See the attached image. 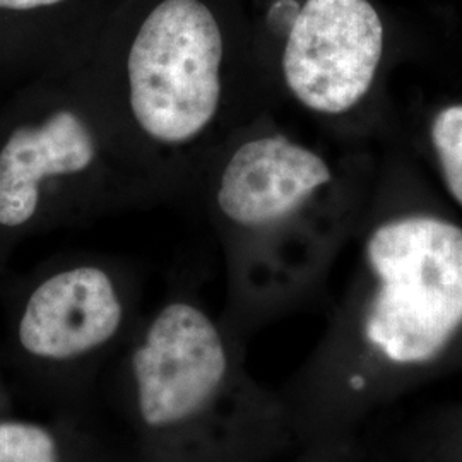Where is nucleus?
I'll return each instance as SVG.
<instances>
[{
  "instance_id": "obj_2",
  "label": "nucleus",
  "mask_w": 462,
  "mask_h": 462,
  "mask_svg": "<svg viewBox=\"0 0 462 462\" xmlns=\"http://www.w3.org/2000/svg\"><path fill=\"white\" fill-rule=\"evenodd\" d=\"M86 66L171 200H189L211 152L259 116V74L236 57L208 0H156L122 43L97 47Z\"/></svg>"
},
{
  "instance_id": "obj_9",
  "label": "nucleus",
  "mask_w": 462,
  "mask_h": 462,
  "mask_svg": "<svg viewBox=\"0 0 462 462\" xmlns=\"http://www.w3.org/2000/svg\"><path fill=\"white\" fill-rule=\"evenodd\" d=\"M430 143L447 192L462 209V103L447 105L433 116Z\"/></svg>"
},
{
  "instance_id": "obj_4",
  "label": "nucleus",
  "mask_w": 462,
  "mask_h": 462,
  "mask_svg": "<svg viewBox=\"0 0 462 462\" xmlns=\"http://www.w3.org/2000/svg\"><path fill=\"white\" fill-rule=\"evenodd\" d=\"M143 278L116 255H59L9 291L0 366L43 416L99 420V387L143 319Z\"/></svg>"
},
{
  "instance_id": "obj_3",
  "label": "nucleus",
  "mask_w": 462,
  "mask_h": 462,
  "mask_svg": "<svg viewBox=\"0 0 462 462\" xmlns=\"http://www.w3.org/2000/svg\"><path fill=\"white\" fill-rule=\"evenodd\" d=\"M171 202L86 62L34 79L0 120V273L30 233Z\"/></svg>"
},
{
  "instance_id": "obj_10",
  "label": "nucleus",
  "mask_w": 462,
  "mask_h": 462,
  "mask_svg": "<svg viewBox=\"0 0 462 462\" xmlns=\"http://www.w3.org/2000/svg\"><path fill=\"white\" fill-rule=\"evenodd\" d=\"M69 2L70 0H0V13L30 14V13L57 9Z\"/></svg>"
},
{
  "instance_id": "obj_11",
  "label": "nucleus",
  "mask_w": 462,
  "mask_h": 462,
  "mask_svg": "<svg viewBox=\"0 0 462 462\" xmlns=\"http://www.w3.org/2000/svg\"><path fill=\"white\" fill-rule=\"evenodd\" d=\"M14 413V396L0 366V416Z\"/></svg>"
},
{
  "instance_id": "obj_5",
  "label": "nucleus",
  "mask_w": 462,
  "mask_h": 462,
  "mask_svg": "<svg viewBox=\"0 0 462 462\" xmlns=\"http://www.w3.org/2000/svg\"><path fill=\"white\" fill-rule=\"evenodd\" d=\"M336 182L317 149L254 118L211 152L189 200L208 217L225 252L235 314L281 247L300 235Z\"/></svg>"
},
{
  "instance_id": "obj_1",
  "label": "nucleus",
  "mask_w": 462,
  "mask_h": 462,
  "mask_svg": "<svg viewBox=\"0 0 462 462\" xmlns=\"http://www.w3.org/2000/svg\"><path fill=\"white\" fill-rule=\"evenodd\" d=\"M99 418L125 462H255L273 427L238 336L187 278L144 312L106 370Z\"/></svg>"
},
{
  "instance_id": "obj_6",
  "label": "nucleus",
  "mask_w": 462,
  "mask_h": 462,
  "mask_svg": "<svg viewBox=\"0 0 462 462\" xmlns=\"http://www.w3.org/2000/svg\"><path fill=\"white\" fill-rule=\"evenodd\" d=\"M377 280L365 336L396 364L435 358L462 328V228L440 216L383 221L366 242Z\"/></svg>"
},
{
  "instance_id": "obj_7",
  "label": "nucleus",
  "mask_w": 462,
  "mask_h": 462,
  "mask_svg": "<svg viewBox=\"0 0 462 462\" xmlns=\"http://www.w3.org/2000/svg\"><path fill=\"white\" fill-rule=\"evenodd\" d=\"M284 14L276 55L282 91L319 118L358 106L379 72L383 23L370 0H301Z\"/></svg>"
},
{
  "instance_id": "obj_8",
  "label": "nucleus",
  "mask_w": 462,
  "mask_h": 462,
  "mask_svg": "<svg viewBox=\"0 0 462 462\" xmlns=\"http://www.w3.org/2000/svg\"><path fill=\"white\" fill-rule=\"evenodd\" d=\"M0 462H125L98 420L0 416Z\"/></svg>"
}]
</instances>
